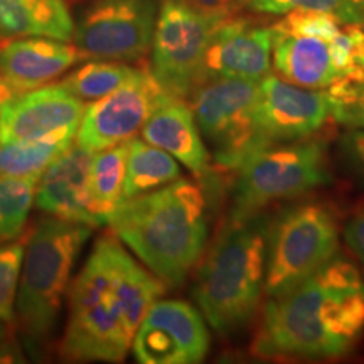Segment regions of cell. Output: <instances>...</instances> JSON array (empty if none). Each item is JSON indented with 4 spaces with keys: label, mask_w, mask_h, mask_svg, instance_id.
I'll use <instances>...</instances> for the list:
<instances>
[{
    "label": "cell",
    "mask_w": 364,
    "mask_h": 364,
    "mask_svg": "<svg viewBox=\"0 0 364 364\" xmlns=\"http://www.w3.org/2000/svg\"><path fill=\"white\" fill-rule=\"evenodd\" d=\"M85 108V102L59 83L22 91L0 108V145L78 127Z\"/></svg>",
    "instance_id": "15"
},
{
    "label": "cell",
    "mask_w": 364,
    "mask_h": 364,
    "mask_svg": "<svg viewBox=\"0 0 364 364\" xmlns=\"http://www.w3.org/2000/svg\"><path fill=\"white\" fill-rule=\"evenodd\" d=\"M24 243L9 241L0 245V321L11 322L16 312V299L24 262Z\"/></svg>",
    "instance_id": "28"
},
{
    "label": "cell",
    "mask_w": 364,
    "mask_h": 364,
    "mask_svg": "<svg viewBox=\"0 0 364 364\" xmlns=\"http://www.w3.org/2000/svg\"><path fill=\"white\" fill-rule=\"evenodd\" d=\"M130 140L93 152L90 164V191L95 209L103 221L124 201V181Z\"/></svg>",
    "instance_id": "23"
},
{
    "label": "cell",
    "mask_w": 364,
    "mask_h": 364,
    "mask_svg": "<svg viewBox=\"0 0 364 364\" xmlns=\"http://www.w3.org/2000/svg\"><path fill=\"white\" fill-rule=\"evenodd\" d=\"M145 142L166 150L194 176L209 172L211 154L186 100L171 98L150 115L140 130Z\"/></svg>",
    "instance_id": "18"
},
{
    "label": "cell",
    "mask_w": 364,
    "mask_h": 364,
    "mask_svg": "<svg viewBox=\"0 0 364 364\" xmlns=\"http://www.w3.org/2000/svg\"><path fill=\"white\" fill-rule=\"evenodd\" d=\"M344 22L334 14L311 11V9H297V11L284 14L280 21L272 24L275 33L312 36V38L332 41L341 33Z\"/></svg>",
    "instance_id": "27"
},
{
    "label": "cell",
    "mask_w": 364,
    "mask_h": 364,
    "mask_svg": "<svg viewBox=\"0 0 364 364\" xmlns=\"http://www.w3.org/2000/svg\"><path fill=\"white\" fill-rule=\"evenodd\" d=\"M16 95H19V91H17L14 86L9 83V81L4 78L2 75H0V108L6 105L9 100H12Z\"/></svg>",
    "instance_id": "33"
},
{
    "label": "cell",
    "mask_w": 364,
    "mask_h": 364,
    "mask_svg": "<svg viewBox=\"0 0 364 364\" xmlns=\"http://www.w3.org/2000/svg\"><path fill=\"white\" fill-rule=\"evenodd\" d=\"M258 81L211 76L191 95V110L204 144L223 169L236 171L250 156L268 147L255 122Z\"/></svg>",
    "instance_id": "8"
},
{
    "label": "cell",
    "mask_w": 364,
    "mask_h": 364,
    "mask_svg": "<svg viewBox=\"0 0 364 364\" xmlns=\"http://www.w3.org/2000/svg\"><path fill=\"white\" fill-rule=\"evenodd\" d=\"M226 17L199 11L188 0H161L149 68L167 93L188 100L203 83L209 43Z\"/></svg>",
    "instance_id": "9"
},
{
    "label": "cell",
    "mask_w": 364,
    "mask_h": 364,
    "mask_svg": "<svg viewBox=\"0 0 364 364\" xmlns=\"http://www.w3.org/2000/svg\"><path fill=\"white\" fill-rule=\"evenodd\" d=\"M353 2L356 4V6H358L359 9H361V11L364 12V0H353Z\"/></svg>",
    "instance_id": "34"
},
{
    "label": "cell",
    "mask_w": 364,
    "mask_h": 364,
    "mask_svg": "<svg viewBox=\"0 0 364 364\" xmlns=\"http://www.w3.org/2000/svg\"><path fill=\"white\" fill-rule=\"evenodd\" d=\"M179 162L166 150L145 142L142 136L130 140L124 181V199L161 189L181 179Z\"/></svg>",
    "instance_id": "22"
},
{
    "label": "cell",
    "mask_w": 364,
    "mask_h": 364,
    "mask_svg": "<svg viewBox=\"0 0 364 364\" xmlns=\"http://www.w3.org/2000/svg\"><path fill=\"white\" fill-rule=\"evenodd\" d=\"M334 120L348 129H364V86L356 97L336 108Z\"/></svg>",
    "instance_id": "31"
},
{
    "label": "cell",
    "mask_w": 364,
    "mask_h": 364,
    "mask_svg": "<svg viewBox=\"0 0 364 364\" xmlns=\"http://www.w3.org/2000/svg\"><path fill=\"white\" fill-rule=\"evenodd\" d=\"M2 322V321H0ZM2 336H4V327H2V324H0V339H2Z\"/></svg>",
    "instance_id": "35"
},
{
    "label": "cell",
    "mask_w": 364,
    "mask_h": 364,
    "mask_svg": "<svg viewBox=\"0 0 364 364\" xmlns=\"http://www.w3.org/2000/svg\"><path fill=\"white\" fill-rule=\"evenodd\" d=\"M135 71L136 68L127 63L95 59L68 75L59 85L88 105L110 95Z\"/></svg>",
    "instance_id": "24"
},
{
    "label": "cell",
    "mask_w": 364,
    "mask_h": 364,
    "mask_svg": "<svg viewBox=\"0 0 364 364\" xmlns=\"http://www.w3.org/2000/svg\"><path fill=\"white\" fill-rule=\"evenodd\" d=\"M188 2L203 12L218 14V16H231L241 0H188Z\"/></svg>",
    "instance_id": "32"
},
{
    "label": "cell",
    "mask_w": 364,
    "mask_h": 364,
    "mask_svg": "<svg viewBox=\"0 0 364 364\" xmlns=\"http://www.w3.org/2000/svg\"><path fill=\"white\" fill-rule=\"evenodd\" d=\"M363 332L364 279L354 263L334 257L302 284L268 299L252 351L262 358H341Z\"/></svg>",
    "instance_id": "2"
},
{
    "label": "cell",
    "mask_w": 364,
    "mask_h": 364,
    "mask_svg": "<svg viewBox=\"0 0 364 364\" xmlns=\"http://www.w3.org/2000/svg\"><path fill=\"white\" fill-rule=\"evenodd\" d=\"M272 68L280 80L311 90H329L344 78L332 56L331 41L312 36L273 31Z\"/></svg>",
    "instance_id": "19"
},
{
    "label": "cell",
    "mask_w": 364,
    "mask_h": 364,
    "mask_svg": "<svg viewBox=\"0 0 364 364\" xmlns=\"http://www.w3.org/2000/svg\"><path fill=\"white\" fill-rule=\"evenodd\" d=\"M339 223L316 201L294 204L268 226L267 299L279 297L338 257Z\"/></svg>",
    "instance_id": "7"
},
{
    "label": "cell",
    "mask_w": 364,
    "mask_h": 364,
    "mask_svg": "<svg viewBox=\"0 0 364 364\" xmlns=\"http://www.w3.org/2000/svg\"><path fill=\"white\" fill-rule=\"evenodd\" d=\"M343 238L346 247L353 253L364 270V206L358 209L344 225Z\"/></svg>",
    "instance_id": "30"
},
{
    "label": "cell",
    "mask_w": 364,
    "mask_h": 364,
    "mask_svg": "<svg viewBox=\"0 0 364 364\" xmlns=\"http://www.w3.org/2000/svg\"><path fill=\"white\" fill-rule=\"evenodd\" d=\"M171 98L174 97L162 88L150 68H136L115 91L86 105L76 130V144L98 152L132 140L150 115Z\"/></svg>",
    "instance_id": "11"
},
{
    "label": "cell",
    "mask_w": 364,
    "mask_h": 364,
    "mask_svg": "<svg viewBox=\"0 0 364 364\" xmlns=\"http://www.w3.org/2000/svg\"><path fill=\"white\" fill-rule=\"evenodd\" d=\"M230 218L245 220L277 201L294 199L331 182L324 145L304 139L273 144L236 169Z\"/></svg>",
    "instance_id": "6"
},
{
    "label": "cell",
    "mask_w": 364,
    "mask_h": 364,
    "mask_svg": "<svg viewBox=\"0 0 364 364\" xmlns=\"http://www.w3.org/2000/svg\"><path fill=\"white\" fill-rule=\"evenodd\" d=\"M88 56L76 44L43 36L0 39V75L19 93L49 85Z\"/></svg>",
    "instance_id": "17"
},
{
    "label": "cell",
    "mask_w": 364,
    "mask_h": 364,
    "mask_svg": "<svg viewBox=\"0 0 364 364\" xmlns=\"http://www.w3.org/2000/svg\"><path fill=\"white\" fill-rule=\"evenodd\" d=\"M341 154L349 169L364 182V129H349L341 136Z\"/></svg>",
    "instance_id": "29"
},
{
    "label": "cell",
    "mask_w": 364,
    "mask_h": 364,
    "mask_svg": "<svg viewBox=\"0 0 364 364\" xmlns=\"http://www.w3.org/2000/svg\"><path fill=\"white\" fill-rule=\"evenodd\" d=\"M78 127H66L39 139L0 145V176H39L75 142Z\"/></svg>",
    "instance_id": "21"
},
{
    "label": "cell",
    "mask_w": 364,
    "mask_h": 364,
    "mask_svg": "<svg viewBox=\"0 0 364 364\" xmlns=\"http://www.w3.org/2000/svg\"><path fill=\"white\" fill-rule=\"evenodd\" d=\"M272 26L230 16L218 26L204 58V75L260 81L272 70ZM204 78V80H206Z\"/></svg>",
    "instance_id": "16"
},
{
    "label": "cell",
    "mask_w": 364,
    "mask_h": 364,
    "mask_svg": "<svg viewBox=\"0 0 364 364\" xmlns=\"http://www.w3.org/2000/svg\"><path fill=\"white\" fill-rule=\"evenodd\" d=\"M268 226L263 213L230 218L199 267L193 294L218 334H235L257 316L265 295Z\"/></svg>",
    "instance_id": "4"
},
{
    "label": "cell",
    "mask_w": 364,
    "mask_h": 364,
    "mask_svg": "<svg viewBox=\"0 0 364 364\" xmlns=\"http://www.w3.org/2000/svg\"><path fill=\"white\" fill-rule=\"evenodd\" d=\"M255 12L270 14V16H284L297 9H311L334 14L344 24L364 22V12L353 0H241Z\"/></svg>",
    "instance_id": "26"
},
{
    "label": "cell",
    "mask_w": 364,
    "mask_h": 364,
    "mask_svg": "<svg viewBox=\"0 0 364 364\" xmlns=\"http://www.w3.org/2000/svg\"><path fill=\"white\" fill-rule=\"evenodd\" d=\"M107 225L157 279L179 287L206 250L208 199L201 186L181 177L124 199L108 215Z\"/></svg>",
    "instance_id": "3"
},
{
    "label": "cell",
    "mask_w": 364,
    "mask_h": 364,
    "mask_svg": "<svg viewBox=\"0 0 364 364\" xmlns=\"http://www.w3.org/2000/svg\"><path fill=\"white\" fill-rule=\"evenodd\" d=\"M334 113L327 90L302 88L273 75L258 81L255 122L268 145L311 139Z\"/></svg>",
    "instance_id": "13"
},
{
    "label": "cell",
    "mask_w": 364,
    "mask_h": 364,
    "mask_svg": "<svg viewBox=\"0 0 364 364\" xmlns=\"http://www.w3.org/2000/svg\"><path fill=\"white\" fill-rule=\"evenodd\" d=\"M166 284L125 250L115 235L97 240L70 290L61 356L71 361L120 363Z\"/></svg>",
    "instance_id": "1"
},
{
    "label": "cell",
    "mask_w": 364,
    "mask_h": 364,
    "mask_svg": "<svg viewBox=\"0 0 364 364\" xmlns=\"http://www.w3.org/2000/svg\"><path fill=\"white\" fill-rule=\"evenodd\" d=\"M161 0H93L75 26L88 59L134 63L150 53Z\"/></svg>",
    "instance_id": "10"
},
{
    "label": "cell",
    "mask_w": 364,
    "mask_h": 364,
    "mask_svg": "<svg viewBox=\"0 0 364 364\" xmlns=\"http://www.w3.org/2000/svg\"><path fill=\"white\" fill-rule=\"evenodd\" d=\"M38 182L39 176H0V245L17 238L26 228Z\"/></svg>",
    "instance_id": "25"
},
{
    "label": "cell",
    "mask_w": 364,
    "mask_h": 364,
    "mask_svg": "<svg viewBox=\"0 0 364 364\" xmlns=\"http://www.w3.org/2000/svg\"><path fill=\"white\" fill-rule=\"evenodd\" d=\"M93 228L59 218L41 221L27 241L16 309L31 338H46L56 324L76 258Z\"/></svg>",
    "instance_id": "5"
},
{
    "label": "cell",
    "mask_w": 364,
    "mask_h": 364,
    "mask_svg": "<svg viewBox=\"0 0 364 364\" xmlns=\"http://www.w3.org/2000/svg\"><path fill=\"white\" fill-rule=\"evenodd\" d=\"M209 346L206 318L198 309L184 300L159 299L139 326L132 353L142 364H198Z\"/></svg>",
    "instance_id": "12"
},
{
    "label": "cell",
    "mask_w": 364,
    "mask_h": 364,
    "mask_svg": "<svg viewBox=\"0 0 364 364\" xmlns=\"http://www.w3.org/2000/svg\"><path fill=\"white\" fill-rule=\"evenodd\" d=\"M29 36L71 43L75 21L65 0H0V39Z\"/></svg>",
    "instance_id": "20"
},
{
    "label": "cell",
    "mask_w": 364,
    "mask_h": 364,
    "mask_svg": "<svg viewBox=\"0 0 364 364\" xmlns=\"http://www.w3.org/2000/svg\"><path fill=\"white\" fill-rule=\"evenodd\" d=\"M93 152L73 142L39 177L34 204L46 215L90 228L103 225L90 191Z\"/></svg>",
    "instance_id": "14"
}]
</instances>
